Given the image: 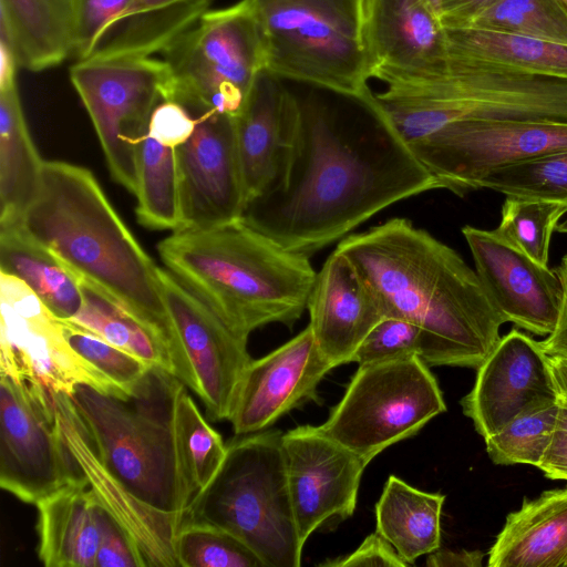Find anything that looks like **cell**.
Here are the masks:
<instances>
[{"mask_svg":"<svg viewBox=\"0 0 567 567\" xmlns=\"http://www.w3.org/2000/svg\"><path fill=\"white\" fill-rule=\"evenodd\" d=\"M556 270L563 286L560 311L554 331L540 341V344L549 357L567 359V254Z\"/></svg>","mask_w":567,"mask_h":567,"instance_id":"obj_48","label":"cell"},{"mask_svg":"<svg viewBox=\"0 0 567 567\" xmlns=\"http://www.w3.org/2000/svg\"><path fill=\"white\" fill-rule=\"evenodd\" d=\"M558 402L525 412L485 437L491 460L499 465L529 464L538 467L549 444Z\"/></svg>","mask_w":567,"mask_h":567,"instance_id":"obj_39","label":"cell"},{"mask_svg":"<svg viewBox=\"0 0 567 567\" xmlns=\"http://www.w3.org/2000/svg\"><path fill=\"white\" fill-rule=\"evenodd\" d=\"M265 42L266 70L340 94L367 96L363 0H250Z\"/></svg>","mask_w":567,"mask_h":567,"instance_id":"obj_8","label":"cell"},{"mask_svg":"<svg viewBox=\"0 0 567 567\" xmlns=\"http://www.w3.org/2000/svg\"><path fill=\"white\" fill-rule=\"evenodd\" d=\"M497 0H442L440 21L445 29L465 28Z\"/></svg>","mask_w":567,"mask_h":567,"instance_id":"obj_49","label":"cell"},{"mask_svg":"<svg viewBox=\"0 0 567 567\" xmlns=\"http://www.w3.org/2000/svg\"><path fill=\"white\" fill-rule=\"evenodd\" d=\"M327 567H406L394 547L378 532L369 535L351 554L320 564Z\"/></svg>","mask_w":567,"mask_h":567,"instance_id":"obj_46","label":"cell"},{"mask_svg":"<svg viewBox=\"0 0 567 567\" xmlns=\"http://www.w3.org/2000/svg\"><path fill=\"white\" fill-rule=\"evenodd\" d=\"M369 78L382 82L432 73L446 60V35L424 0H363Z\"/></svg>","mask_w":567,"mask_h":567,"instance_id":"obj_22","label":"cell"},{"mask_svg":"<svg viewBox=\"0 0 567 567\" xmlns=\"http://www.w3.org/2000/svg\"><path fill=\"white\" fill-rule=\"evenodd\" d=\"M379 297L385 315L415 323L427 365L477 369L505 323L476 271L408 219L393 218L337 246Z\"/></svg>","mask_w":567,"mask_h":567,"instance_id":"obj_2","label":"cell"},{"mask_svg":"<svg viewBox=\"0 0 567 567\" xmlns=\"http://www.w3.org/2000/svg\"><path fill=\"white\" fill-rule=\"evenodd\" d=\"M564 567H567V559H566V561H565V565H564Z\"/></svg>","mask_w":567,"mask_h":567,"instance_id":"obj_54","label":"cell"},{"mask_svg":"<svg viewBox=\"0 0 567 567\" xmlns=\"http://www.w3.org/2000/svg\"><path fill=\"white\" fill-rule=\"evenodd\" d=\"M20 224L78 279L115 298L165 344L167 316L158 267L90 169L44 161L39 192Z\"/></svg>","mask_w":567,"mask_h":567,"instance_id":"obj_3","label":"cell"},{"mask_svg":"<svg viewBox=\"0 0 567 567\" xmlns=\"http://www.w3.org/2000/svg\"><path fill=\"white\" fill-rule=\"evenodd\" d=\"M421 344L422 333L415 323L385 315L362 340L352 362L362 365L413 354L420 357Z\"/></svg>","mask_w":567,"mask_h":567,"instance_id":"obj_42","label":"cell"},{"mask_svg":"<svg viewBox=\"0 0 567 567\" xmlns=\"http://www.w3.org/2000/svg\"><path fill=\"white\" fill-rule=\"evenodd\" d=\"M558 405L555 427L538 468L550 480L567 481V404L558 401Z\"/></svg>","mask_w":567,"mask_h":567,"instance_id":"obj_47","label":"cell"},{"mask_svg":"<svg viewBox=\"0 0 567 567\" xmlns=\"http://www.w3.org/2000/svg\"><path fill=\"white\" fill-rule=\"evenodd\" d=\"M183 522L204 523L244 543L265 567H299L303 545L295 520L282 433L240 435Z\"/></svg>","mask_w":567,"mask_h":567,"instance_id":"obj_7","label":"cell"},{"mask_svg":"<svg viewBox=\"0 0 567 567\" xmlns=\"http://www.w3.org/2000/svg\"><path fill=\"white\" fill-rule=\"evenodd\" d=\"M0 375V486L35 505L84 475L59 434L52 392Z\"/></svg>","mask_w":567,"mask_h":567,"instance_id":"obj_13","label":"cell"},{"mask_svg":"<svg viewBox=\"0 0 567 567\" xmlns=\"http://www.w3.org/2000/svg\"><path fill=\"white\" fill-rule=\"evenodd\" d=\"M567 16V0H553Z\"/></svg>","mask_w":567,"mask_h":567,"instance_id":"obj_53","label":"cell"},{"mask_svg":"<svg viewBox=\"0 0 567 567\" xmlns=\"http://www.w3.org/2000/svg\"><path fill=\"white\" fill-rule=\"evenodd\" d=\"M431 10L439 17L441 16L442 0H424Z\"/></svg>","mask_w":567,"mask_h":567,"instance_id":"obj_52","label":"cell"},{"mask_svg":"<svg viewBox=\"0 0 567 567\" xmlns=\"http://www.w3.org/2000/svg\"><path fill=\"white\" fill-rule=\"evenodd\" d=\"M445 35L449 55L567 79L565 44L474 28L445 29Z\"/></svg>","mask_w":567,"mask_h":567,"instance_id":"obj_32","label":"cell"},{"mask_svg":"<svg viewBox=\"0 0 567 567\" xmlns=\"http://www.w3.org/2000/svg\"><path fill=\"white\" fill-rule=\"evenodd\" d=\"M158 282L173 374L200 399L208 420H228L243 374L252 360L247 339L236 334L171 271L158 267Z\"/></svg>","mask_w":567,"mask_h":567,"instance_id":"obj_12","label":"cell"},{"mask_svg":"<svg viewBox=\"0 0 567 567\" xmlns=\"http://www.w3.org/2000/svg\"><path fill=\"white\" fill-rule=\"evenodd\" d=\"M176 151L181 229L208 228L240 218L246 200L235 116L217 112L196 116L193 134Z\"/></svg>","mask_w":567,"mask_h":567,"instance_id":"obj_17","label":"cell"},{"mask_svg":"<svg viewBox=\"0 0 567 567\" xmlns=\"http://www.w3.org/2000/svg\"><path fill=\"white\" fill-rule=\"evenodd\" d=\"M176 148L161 144L147 133L138 143L136 216L147 228L181 229V174Z\"/></svg>","mask_w":567,"mask_h":567,"instance_id":"obj_34","label":"cell"},{"mask_svg":"<svg viewBox=\"0 0 567 567\" xmlns=\"http://www.w3.org/2000/svg\"><path fill=\"white\" fill-rule=\"evenodd\" d=\"M181 567H265L238 538L218 527L183 522L176 537Z\"/></svg>","mask_w":567,"mask_h":567,"instance_id":"obj_40","label":"cell"},{"mask_svg":"<svg viewBox=\"0 0 567 567\" xmlns=\"http://www.w3.org/2000/svg\"><path fill=\"white\" fill-rule=\"evenodd\" d=\"M0 374L71 395L79 384L120 396L69 344L61 321L21 280L0 272ZM121 398V396H120Z\"/></svg>","mask_w":567,"mask_h":567,"instance_id":"obj_14","label":"cell"},{"mask_svg":"<svg viewBox=\"0 0 567 567\" xmlns=\"http://www.w3.org/2000/svg\"><path fill=\"white\" fill-rule=\"evenodd\" d=\"M484 558L481 550L436 549L427 555L429 567H480Z\"/></svg>","mask_w":567,"mask_h":567,"instance_id":"obj_50","label":"cell"},{"mask_svg":"<svg viewBox=\"0 0 567 567\" xmlns=\"http://www.w3.org/2000/svg\"><path fill=\"white\" fill-rule=\"evenodd\" d=\"M409 146L440 188L461 196L498 167L567 151V124L457 121Z\"/></svg>","mask_w":567,"mask_h":567,"instance_id":"obj_15","label":"cell"},{"mask_svg":"<svg viewBox=\"0 0 567 567\" xmlns=\"http://www.w3.org/2000/svg\"><path fill=\"white\" fill-rule=\"evenodd\" d=\"M167 269L239 337L268 323L292 327L307 309L317 271L241 218L181 229L161 240Z\"/></svg>","mask_w":567,"mask_h":567,"instance_id":"obj_4","label":"cell"},{"mask_svg":"<svg viewBox=\"0 0 567 567\" xmlns=\"http://www.w3.org/2000/svg\"><path fill=\"white\" fill-rule=\"evenodd\" d=\"M307 309L315 341L333 368L352 362L362 340L385 316L372 287L338 248L317 272Z\"/></svg>","mask_w":567,"mask_h":567,"instance_id":"obj_23","label":"cell"},{"mask_svg":"<svg viewBox=\"0 0 567 567\" xmlns=\"http://www.w3.org/2000/svg\"><path fill=\"white\" fill-rule=\"evenodd\" d=\"M549 363L558 393V401L567 404V359L549 357Z\"/></svg>","mask_w":567,"mask_h":567,"instance_id":"obj_51","label":"cell"},{"mask_svg":"<svg viewBox=\"0 0 567 567\" xmlns=\"http://www.w3.org/2000/svg\"><path fill=\"white\" fill-rule=\"evenodd\" d=\"M83 301L69 321L106 342L173 374L165 344L156 332L115 298L79 279Z\"/></svg>","mask_w":567,"mask_h":567,"instance_id":"obj_33","label":"cell"},{"mask_svg":"<svg viewBox=\"0 0 567 567\" xmlns=\"http://www.w3.org/2000/svg\"><path fill=\"white\" fill-rule=\"evenodd\" d=\"M59 434L99 503L124 528L144 567H176V537L184 518L153 508L127 491L101 462L71 399L52 393Z\"/></svg>","mask_w":567,"mask_h":567,"instance_id":"obj_20","label":"cell"},{"mask_svg":"<svg viewBox=\"0 0 567 567\" xmlns=\"http://www.w3.org/2000/svg\"><path fill=\"white\" fill-rule=\"evenodd\" d=\"M210 2L132 0L103 29L85 59L151 56L162 52L208 11Z\"/></svg>","mask_w":567,"mask_h":567,"instance_id":"obj_28","label":"cell"},{"mask_svg":"<svg viewBox=\"0 0 567 567\" xmlns=\"http://www.w3.org/2000/svg\"><path fill=\"white\" fill-rule=\"evenodd\" d=\"M60 321L71 348L106 378L123 399L133 395L154 368L69 320Z\"/></svg>","mask_w":567,"mask_h":567,"instance_id":"obj_41","label":"cell"},{"mask_svg":"<svg viewBox=\"0 0 567 567\" xmlns=\"http://www.w3.org/2000/svg\"><path fill=\"white\" fill-rule=\"evenodd\" d=\"M38 556L47 567H96L101 509L86 478L40 499Z\"/></svg>","mask_w":567,"mask_h":567,"instance_id":"obj_25","label":"cell"},{"mask_svg":"<svg viewBox=\"0 0 567 567\" xmlns=\"http://www.w3.org/2000/svg\"><path fill=\"white\" fill-rule=\"evenodd\" d=\"M374 94L410 145L457 121L567 124V79L446 55L432 73L390 79Z\"/></svg>","mask_w":567,"mask_h":567,"instance_id":"obj_5","label":"cell"},{"mask_svg":"<svg viewBox=\"0 0 567 567\" xmlns=\"http://www.w3.org/2000/svg\"><path fill=\"white\" fill-rule=\"evenodd\" d=\"M182 384L171 372L152 368L127 399L86 384L70 396L105 468L146 505L185 518L192 496L175 432Z\"/></svg>","mask_w":567,"mask_h":567,"instance_id":"obj_6","label":"cell"},{"mask_svg":"<svg viewBox=\"0 0 567 567\" xmlns=\"http://www.w3.org/2000/svg\"><path fill=\"white\" fill-rule=\"evenodd\" d=\"M0 272L24 282L59 319L70 320L82 306L79 279L20 221L0 225Z\"/></svg>","mask_w":567,"mask_h":567,"instance_id":"obj_30","label":"cell"},{"mask_svg":"<svg viewBox=\"0 0 567 567\" xmlns=\"http://www.w3.org/2000/svg\"><path fill=\"white\" fill-rule=\"evenodd\" d=\"M567 486L525 499L511 513L488 553L489 567H564Z\"/></svg>","mask_w":567,"mask_h":567,"instance_id":"obj_26","label":"cell"},{"mask_svg":"<svg viewBox=\"0 0 567 567\" xmlns=\"http://www.w3.org/2000/svg\"><path fill=\"white\" fill-rule=\"evenodd\" d=\"M169 72L164 101L193 116H236L256 76L266 69L261 29L250 0L207 11L162 52Z\"/></svg>","mask_w":567,"mask_h":567,"instance_id":"obj_9","label":"cell"},{"mask_svg":"<svg viewBox=\"0 0 567 567\" xmlns=\"http://www.w3.org/2000/svg\"><path fill=\"white\" fill-rule=\"evenodd\" d=\"M114 182L136 194V153L169 72L163 60L122 56L79 60L70 69Z\"/></svg>","mask_w":567,"mask_h":567,"instance_id":"obj_11","label":"cell"},{"mask_svg":"<svg viewBox=\"0 0 567 567\" xmlns=\"http://www.w3.org/2000/svg\"><path fill=\"white\" fill-rule=\"evenodd\" d=\"M132 0H78L73 56L83 60L103 29L120 16Z\"/></svg>","mask_w":567,"mask_h":567,"instance_id":"obj_43","label":"cell"},{"mask_svg":"<svg viewBox=\"0 0 567 567\" xmlns=\"http://www.w3.org/2000/svg\"><path fill=\"white\" fill-rule=\"evenodd\" d=\"M196 117L174 101H162L153 111L147 134L165 146L178 147L193 134Z\"/></svg>","mask_w":567,"mask_h":567,"instance_id":"obj_45","label":"cell"},{"mask_svg":"<svg viewBox=\"0 0 567 567\" xmlns=\"http://www.w3.org/2000/svg\"><path fill=\"white\" fill-rule=\"evenodd\" d=\"M478 188L567 205V151L498 167L477 183Z\"/></svg>","mask_w":567,"mask_h":567,"instance_id":"obj_37","label":"cell"},{"mask_svg":"<svg viewBox=\"0 0 567 567\" xmlns=\"http://www.w3.org/2000/svg\"><path fill=\"white\" fill-rule=\"evenodd\" d=\"M282 449L297 530L305 546L328 522L352 516L368 463L319 426L301 425L282 433Z\"/></svg>","mask_w":567,"mask_h":567,"instance_id":"obj_16","label":"cell"},{"mask_svg":"<svg viewBox=\"0 0 567 567\" xmlns=\"http://www.w3.org/2000/svg\"><path fill=\"white\" fill-rule=\"evenodd\" d=\"M567 214V205L506 196L495 234L536 262L548 266L553 233Z\"/></svg>","mask_w":567,"mask_h":567,"instance_id":"obj_36","label":"cell"},{"mask_svg":"<svg viewBox=\"0 0 567 567\" xmlns=\"http://www.w3.org/2000/svg\"><path fill=\"white\" fill-rule=\"evenodd\" d=\"M445 496L417 489L390 475L375 505L377 532L408 564L441 545V513Z\"/></svg>","mask_w":567,"mask_h":567,"instance_id":"obj_31","label":"cell"},{"mask_svg":"<svg viewBox=\"0 0 567 567\" xmlns=\"http://www.w3.org/2000/svg\"><path fill=\"white\" fill-rule=\"evenodd\" d=\"M175 432L193 502L215 477L226 456L227 445L202 414L185 384H182L176 396Z\"/></svg>","mask_w":567,"mask_h":567,"instance_id":"obj_35","label":"cell"},{"mask_svg":"<svg viewBox=\"0 0 567 567\" xmlns=\"http://www.w3.org/2000/svg\"><path fill=\"white\" fill-rule=\"evenodd\" d=\"M78 0H0V42L39 72L73 55Z\"/></svg>","mask_w":567,"mask_h":567,"instance_id":"obj_27","label":"cell"},{"mask_svg":"<svg viewBox=\"0 0 567 567\" xmlns=\"http://www.w3.org/2000/svg\"><path fill=\"white\" fill-rule=\"evenodd\" d=\"M445 411L435 377L413 354L359 365L319 429L369 464Z\"/></svg>","mask_w":567,"mask_h":567,"instance_id":"obj_10","label":"cell"},{"mask_svg":"<svg viewBox=\"0 0 567 567\" xmlns=\"http://www.w3.org/2000/svg\"><path fill=\"white\" fill-rule=\"evenodd\" d=\"M462 234L475 271L504 321L537 336L550 334L563 300L557 270L536 262L494 230L467 225Z\"/></svg>","mask_w":567,"mask_h":567,"instance_id":"obj_19","label":"cell"},{"mask_svg":"<svg viewBox=\"0 0 567 567\" xmlns=\"http://www.w3.org/2000/svg\"><path fill=\"white\" fill-rule=\"evenodd\" d=\"M96 567H144L127 533L103 506Z\"/></svg>","mask_w":567,"mask_h":567,"instance_id":"obj_44","label":"cell"},{"mask_svg":"<svg viewBox=\"0 0 567 567\" xmlns=\"http://www.w3.org/2000/svg\"><path fill=\"white\" fill-rule=\"evenodd\" d=\"M557 402L549 355L540 341L512 329L480 364L461 405L485 439L516 416Z\"/></svg>","mask_w":567,"mask_h":567,"instance_id":"obj_18","label":"cell"},{"mask_svg":"<svg viewBox=\"0 0 567 567\" xmlns=\"http://www.w3.org/2000/svg\"><path fill=\"white\" fill-rule=\"evenodd\" d=\"M331 369L309 326L265 357L252 359L228 419L234 433L264 431L301 404L318 401V384Z\"/></svg>","mask_w":567,"mask_h":567,"instance_id":"obj_21","label":"cell"},{"mask_svg":"<svg viewBox=\"0 0 567 567\" xmlns=\"http://www.w3.org/2000/svg\"><path fill=\"white\" fill-rule=\"evenodd\" d=\"M465 28L567 45V16L553 0H497Z\"/></svg>","mask_w":567,"mask_h":567,"instance_id":"obj_38","label":"cell"},{"mask_svg":"<svg viewBox=\"0 0 567 567\" xmlns=\"http://www.w3.org/2000/svg\"><path fill=\"white\" fill-rule=\"evenodd\" d=\"M312 87L295 92L298 115L280 178L240 217L307 257L388 206L440 188L372 92L361 97Z\"/></svg>","mask_w":567,"mask_h":567,"instance_id":"obj_1","label":"cell"},{"mask_svg":"<svg viewBox=\"0 0 567 567\" xmlns=\"http://www.w3.org/2000/svg\"><path fill=\"white\" fill-rule=\"evenodd\" d=\"M43 163L28 130L17 81L0 85V225L21 220L39 192Z\"/></svg>","mask_w":567,"mask_h":567,"instance_id":"obj_29","label":"cell"},{"mask_svg":"<svg viewBox=\"0 0 567 567\" xmlns=\"http://www.w3.org/2000/svg\"><path fill=\"white\" fill-rule=\"evenodd\" d=\"M297 115L295 91L266 69L260 71L235 116L246 205L280 178L291 150Z\"/></svg>","mask_w":567,"mask_h":567,"instance_id":"obj_24","label":"cell"}]
</instances>
